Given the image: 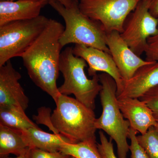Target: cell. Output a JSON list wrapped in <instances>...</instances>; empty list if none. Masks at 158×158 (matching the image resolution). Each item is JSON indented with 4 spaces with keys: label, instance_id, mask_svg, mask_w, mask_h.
I'll return each instance as SVG.
<instances>
[{
    "label": "cell",
    "instance_id": "1",
    "mask_svg": "<svg viewBox=\"0 0 158 158\" xmlns=\"http://www.w3.org/2000/svg\"><path fill=\"white\" fill-rule=\"evenodd\" d=\"M64 29L61 23L50 19L39 37L20 56L30 78L56 103L61 94L56 81L62 48L59 39Z\"/></svg>",
    "mask_w": 158,
    "mask_h": 158
},
{
    "label": "cell",
    "instance_id": "2",
    "mask_svg": "<svg viewBox=\"0 0 158 158\" xmlns=\"http://www.w3.org/2000/svg\"><path fill=\"white\" fill-rule=\"evenodd\" d=\"M56 108L51 116L53 125L59 134L69 138L73 144L96 142L95 117L94 110L76 98L60 94Z\"/></svg>",
    "mask_w": 158,
    "mask_h": 158
},
{
    "label": "cell",
    "instance_id": "3",
    "mask_svg": "<svg viewBox=\"0 0 158 158\" xmlns=\"http://www.w3.org/2000/svg\"><path fill=\"white\" fill-rule=\"evenodd\" d=\"M98 77L102 85L99 95L102 112L96 118L95 127L102 130L115 141L118 158H127L130 150L127 138L130 124L124 119L118 106L117 85L115 80L108 74L102 73Z\"/></svg>",
    "mask_w": 158,
    "mask_h": 158
},
{
    "label": "cell",
    "instance_id": "4",
    "mask_svg": "<svg viewBox=\"0 0 158 158\" xmlns=\"http://www.w3.org/2000/svg\"><path fill=\"white\" fill-rule=\"evenodd\" d=\"M48 4L65 21V29L59 39L62 48L73 43L94 48L110 53L106 44L107 33L100 23L91 19L80 11L78 4L69 8L55 0L50 1Z\"/></svg>",
    "mask_w": 158,
    "mask_h": 158
},
{
    "label": "cell",
    "instance_id": "5",
    "mask_svg": "<svg viewBox=\"0 0 158 158\" xmlns=\"http://www.w3.org/2000/svg\"><path fill=\"white\" fill-rule=\"evenodd\" d=\"M87 66L85 59L74 55L73 48H66L61 52L59 62L64 83L58 89L61 94H73L79 102L94 110L95 98L102 90V85L98 75L88 78L85 71Z\"/></svg>",
    "mask_w": 158,
    "mask_h": 158
},
{
    "label": "cell",
    "instance_id": "6",
    "mask_svg": "<svg viewBox=\"0 0 158 158\" xmlns=\"http://www.w3.org/2000/svg\"><path fill=\"white\" fill-rule=\"evenodd\" d=\"M49 19L40 15L33 19L15 21L0 27V67L11 58L20 57L39 37Z\"/></svg>",
    "mask_w": 158,
    "mask_h": 158
},
{
    "label": "cell",
    "instance_id": "7",
    "mask_svg": "<svg viewBox=\"0 0 158 158\" xmlns=\"http://www.w3.org/2000/svg\"><path fill=\"white\" fill-rule=\"evenodd\" d=\"M80 11L101 24L107 33H122L129 15L141 0H78Z\"/></svg>",
    "mask_w": 158,
    "mask_h": 158
},
{
    "label": "cell",
    "instance_id": "8",
    "mask_svg": "<svg viewBox=\"0 0 158 158\" xmlns=\"http://www.w3.org/2000/svg\"><path fill=\"white\" fill-rule=\"evenodd\" d=\"M152 0H141L124 24L122 38L140 56L144 52L147 40L158 34V18L149 11Z\"/></svg>",
    "mask_w": 158,
    "mask_h": 158
},
{
    "label": "cell",
    "instance_id": "9",
    "mask_svg": "<svg viewBox=\"0 0 158 158\" xmlns=\"http://www.w3.org/2000/svg\"><path fill=\"white\" fill-rule=\"evenodd\" d=\"M73 49L74 55L86 61L89 66L88 72L90 76L96 75L98 72L110 75L115 80L117 85V96L120 94L124 81L111 54L98 49L81 44H75Z\"/></svg>",
    "mask_w": 158,
    "mask_h": 158
},
{
    "label": "cell",
    "instance_id": "10",
    "mask_svg": "<svg viewBox=\"0 0 158 158\" xmlns=\"http://www.w3.org/2000/svg\"><path fill=\"white\" fill-rule=\"evenodd\" d=\"M106 44L124 81L131 78L141 66L153 62L143 60L135 53L117 31L107 33Z\"/></svg>",
    "mask_w": 158,
    "mask_h": 158
},
{
    "label": "cell",
    "instance_id": "11",
    "mask_svg": "<svg viewBox=\"0 0 158 158\" xmlns=\"http://www.w3.org/2000/svg\"><path fill=\"white\" fill-rule=\"evenodd\" d=\"M21 78L10 60L0 67V106L14 105L27 110L29 100L19 82Z\"/></svg>",
    "mask_w": 158,
    "mask_h": 158
},
{
    "label": "cell",
    "instance_id": "12",
    "mask_svg": "<svg viewBox=\"0 0 158 158\" xmlns=\"http://www.w3.org/2000/svg\"><path fill=\"white\" fill-rule=\"evenodd\" d=\"M118 103L123 117L129 122L130 127L141 135L145 134L150 128L156 124L152 111L140 99L118 98Z\"/></svg>",
    "mask_w": 158,
    "mask_h": 158
},
{
    "label": "cell",
    "instance_id": "13",
    "mask_svg": "<svg viewBox=\"0 0 158 158\" xmlns=\"http://www.w3.org/2000/svg\"><path fill=\"white\" fill-rule=\"evenodd\" d=\"M158 85V63L152 62L141 66L124 81L122 91L117 98L139 99Z\"/></svg>",
    "mask_w": 158,
    "mask_h": 158
},
{
    "label": "cell",
    "instance_id": "14",
    "mask_svg": "<svg viewBox=\"0 0 158 158\" xmlns=\"http://www.w3.org/2000/svg\"><path fill=\"white\" fill-rule=\"evenodd\" d=\"M48 2L32 0L0 2V27L15 21L33 19L40 15L41 9Z\"/></svg>",
    "mask_w": 158,
    "mask_h": 158
},
{
    "label": "cell",
    "instance_id": "15",
    "mask_svg": "<svg viewBox=\"0 0 158 158\" xmlns=\"http://www.w3.org/2000/svg\"><path fill=\"white\" fill-rule=\"evenodd\" d=\"M29 148L55 152H60L62 145L73 143L61 134H51L43 131L39 127L31 128L23 131Z\"/></svg>",
    "mask_w": 158,
    "mask_h": 158
},
{
    "label": "cell",
    "instance_id": "16",
    "mask_svg": "<svg viewBox=\"0 0 158 158\" xmlns=\"http://www.w3.org/2000/svg\"><path fill=\"white\" fill-rule=\"evenodd\" d=\"M23 133L0 124V156L3 158L13 154L19 156L30 148Z\"/></svg>",
    "mask_w": 158,
    "mask_h": 158
},
{
    "label": "cell",
    "instance_id": "17",
    "mask_svg": "<svg viewBox=\"0 0 158 158\" xmlns=\"http://www.w3.org/2000/svg\"><path fill=\"white\" fill-rule=\"evenodd\" d=\"M0 124L21 131L38 127L28 117L22 108L14 105L0 106Z\"/></svg>",
    "mask_w": 158,
    "mask_h": 158
},
{
    "label": "cell",
    "instance_id": "18",
    "mask_svg": "<svg viewBox=\"0 0 158 158\" xmlns=\"http://www.w3.org/2000/svg\"><path fill=\"white\" fill-rule=\"evenodd\" d=\"M60 152L77 158H102L95 141L65 143L62 145Z\"/></svg>",
    "mask_w": 158,
    "mask_h": 158
},
{
    "label": "cell",
    "instance_id": "19",
    "mask_svg": "<svg viewBox=\"0 0 158 158\" xmlns=\"http://www.w3.org/2000/svg\"><path fill=\"white\" fill-rule=\"evenodd\" d=\"M137 138L149 158H158V132L154 127L144 135L137 136Z\"/></svg>",
    "mask_w": 158,
    "mask_h": 158
},
{
    "label": "cell",
    "instance_id": "20",
    "mask_svg": "<svg viewBox=\"0 0 158 158\" xmlns=\"http://www.w3.org/2000/svg\"><path fill=\"white\" fill-rule=\"evenodd\" d=\"M99 135L100 143H97V147L102 158H118L114 153L113 139L108 140L102 131L99 132Z\"/></svg>",
    "mask_w": 158,
    "mask_h": 158
},
{
    "label": "cell",
    "instance_id": "21",
    "mask_svg": "<svg viewBox=\"0 0 158 158\" xmlns=\"http://www.w3.org/2000/svg\"><path fill=\"white\" fill-rule=\"evenodd\" d=\"M139 99L151 109L156 121L158 123V85L151 88Z\"/></svg>",
    "mask_w": 158,
    "mask_h": 158
},
{
    "label": "cell",
    "instance_id": "22",
    "mask_svg": "<svg viewBox=\"0 0 158 158\" xmlns=\"http://www.w3.org/2000/svg\"><path fill=\"white\" fill-rule=\"evenodd\" d=\"M137 132L130 127L128 138L131 140L129 149L131 152V158H149L138 142L136 136Z\"/></svg>",
    "mask_w": 158,
    "mask_h": 158
},
{
    "label": "cell",
    "instance_id": "23",
    "mask_svg": "<svg viewBox=\"0 0 158 158\" xmlns=\"http://www.w3.org/2000/svg\"><path fill=\"white\" fill-rule=\"evenodd\" d=\"M144 53L145 60L158 63V34L148 38Z\"/></svg>",
    "mask_w": 158,
    "mask_h": 158
},
{
    "label": "cell",
    "instance_id": "24",
    "mask_svg": "<svg viewBox=\"0 0 158 158\" xmlns=\"http://www.w3.org/2000/svg\"><path fill=\"white\" fill-rule=\"evenodd\" d=\"M51 112V110L49 108H40L38 110V115L37 116H33V118L36 121L37 124H44L48 127L49 129L52 131L54 134H59L52 123Z\"/></svg>",
    "mask_w": 158,
    "mask_h": 158
},
{
    "label": "cell",
    "instance_id": "25",
    "mask_svg": "<svg viewBox=\"0 0 158 158\" xmlns=\"http://www.w3.org/2000/svg\"><path fill=\"white\" fill-rule=\"evenodd\" d=\"M31 158H70L71 156L61 152H49L35 148H31Z\"/></svg>",
    "mask_w": 158,
    "mask_h": 158
},
{
    "label": "cell",
    "instance_id": "26",
    "mask_svg": "<svg viewBox=\"0 0 158 158\" xmlns=\"http://www.w3.org/2000/svg\"><path fill=\"white\" fill-rule=\"evenodd\" d=\"M32 1H37V2H48L52 0H32ZM62 4L65 7L67 8H71L73 6L78 4V0H55Z\"/></svg>",
    "mask_w": 158,
    "mask_h": 158
},
{
    "label": "cell",
    "instance_id": "27",
    "mask_svg": "<svg viewBox=\"0 0 158 158\" xmlns=\"http://www.w3.org/2000/svg\"><path fill=\"white\" fill-rule=\"evenodd\" d=\"M149 11L153 16L158 18V0H152L150 6Z\"/></svg>",
    "mask_w": 158,
    "mask_h": 158
},
{
    "label": "cell",
    "instance_id": "28",
    "mask_svg": "<svg viewBox=\"0 0 158 158\" xmlns=\"http://www.w3.org/2000/svg\"><path fill=\"white\" fill-rule=\"evenodd\" d=\"M31 148H30L26 152L20 155L17 156L15 158H31Z\"/></svg>",
    "mask_w": 158,
    "mask_h": 158
},
{
    "label": "cell",
    "instance_id": "29",
    "mask_svg": "<svg viewBox=\"0 0 158 158\" xmlns=\"http://www.w3.org/2000/svg\"><path fill=\"white\" fill-rule=\"evenodd\" d=\"M154 127L155 128L156 131L158 132V123H157L156 124Z\"/></svg>",
    "mask_w": 158,
    "mask_h": 158
},
{
    "label": "cell",
    "instance_id": "30",
    "mask_svg": "<svg viewBox=\"0 0 158 158\" xmlns=\"http://www.w3.org/2000/svg\"><path fill=\"white\" fill-rule=\"evenodd\" d=\"M1 1H14V0H0Z\"/></svg>",
    "mask_w": 158,
    "mask_h": 158
},
{
    "label": "cell",
    "instance_id": "31",
    "mask_svg": "<svg viewBox=\"0 0 158 158\" xmlns=\"http://www.w3.org/2000/svg\"><path fill=\"white\" fill-rule=\"evenodd\" d=\"M70 158H77L75 157H74V156H71Z\"/></svg>",
    "mask_w": 158,
    "mask_h": 158
}]
</instances>
